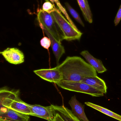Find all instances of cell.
Instances as JSON below:
<instances>
[{
	"instance_id": "cell-1",
	"label": "cell",
	"mask_w": 121,
	"mask_h": 121,
	"mask_svg": "<svg viewBox=\"0 0 121 121\" xmlns=\"http://www.w3.org/2000/svg\"><path fill=\"white\" fill-rule=\"evenodd\" d=\"M57 67L62 73V81L79 82L85 78L97 76L96 70L80 57H67Z\"/></svg>"
},
{
	"instance_id": "cell-2",
	"label": "cell",
	"mask_w": 121,
	"mask_h": 121,
	"mask_svg": "<svg viewBox=\"0 0 121 121\" xmlns=\"http://www.w3.org/2000/svg\"><path fill=\"white\" fill-rule=\"evenodd\" d=\"M37 20L41 28L48 31L58 42H61L65 39L64 34L52 13L40 9L38 13Z\"/></svg>"
},
{
	"instance_id": "cell-3",
	"label": "cell",
	"mask_w": 121,
	"mask_h": 121,
	"mask_svg": "<svg viewBox=\"0 0 121 121\" xmlns=\"http://www.w3.org/2000/svg\"><path fill=\"white\" fill-rule=\"evenodd\" d=\"M52 13L64 34L65 39L70 41L80 39L82 33L78 30L77 28L73 26L63 17L59 9L55 8Z\"/></svg>"
},
{
	"instance_id": "cell-4",
	"label": "cell",
	"mask_w": 121,
	"mask_h": 121,
	"mask_svg": "<svg viewBox=\"0 0 121 121\" xmlns=\"http://www.w3.org/2000/svg\"><path fill=\"white\" fill-rule=\"evenodd\" d=\"M56 84L64 89L87 94L92 96H102L104 95L102 92L82 82L61 81Z\"/></svg>"
},
{
	"instance_id": "cell-5",
	"label": "cell",
	"mask_w": 121,
	"mask_h": 121,
	"mask_svg": "<svg viewBox=\"0 0 121 121\" xmlns=\"http://www.w3.org/2000/svg\"><path fill=\"white\" fill-rule=\"evenodd\" d=\"M31 113L30 116H33L45 119L48 121H54L56 112L53 105L47 107L37 104H28Z\"/></svg>"
},
{
	"instance_id": "cell-6",
	"label": "cell",
	"mask_w": 121,
	"mask_h": 121,
	"mask_svg": "<svg viewBox=\"0 0 121 121\" xmlns=\"http://www.w3.org/2000/svg\"><path fill=\"white\" fill-rule=\"evenodd\" d=\"M40 77L50 82L57 84L62 80L61 72L57 67L51 69H40L34 71Z\"/></svg>"
},
{
	"instance_id": "cell-7",
	"label": "cell",
	"mask_w": 121,
	"mask_h": 121,
	"mask_svg": "<svg viewBox=\"0 0 121 121\" xmlns=\"http://www.w3.org/2000/svg\"><path fill=\"white\" fill-rule=\"evenodd\" d=\"M29 116L21 113L8 107L0 110V120L2 121H30Z\"/></svg>"
},
{
	"instance_id": "cell-8",
	"label": "cell",
	"mask_w": 121,
	"mask_h": 121,
	"mask_svg": "<svg viewBox=\"0 0 121 121\" xmlns=\"http://www.w3.org/2000/svg\"><path fill=\"white\" fill-rule=\"evenodd\" d=\"M1 54L6 61L11 64L18 65L24 62L25 56L22 52L16 48H8Z\"/></svg>"
},
{
	"instance_id": "cell-9",
	"label": "cell",
	"mask_w": 121,
	"mask_h": 121,
	"mask_svg": "<svg viewBox=\"0 0 121 121\" xmlns=\"http://www.w3.org/2000/svg\"><path fill=\"white\" fill-rule=\"evenodd\" d=\"M19 90H9L6 87L0 89V110L8 107L11 102L19 95Z\"/></svg>"
},
{
	"instance_id": "cell-10",
	"label": "cell",
	"mask_w": 121,
	"mask_h": 121,
	"mask_svg": "<svg viewBox=\"0 0 121 121\" xmlns=\"http://www.w3.org/2000/svg\"><path fill=\"white\" fill-rule=\"evenodd\" d=\"M69 104L72 109V113L80 121H89L84 112V106L76 99L75 96L71 97Z\"/></svg>"
},
{
	"instance_id": "cell-11",
	"label": "cell",
	"mask_w": 121,
	"mask_h": 121,
	"mask_svg": "<svg viewBox=\"0 0 121 121\" xmlns=\"http://www.w3.org/2000/svg\"><path fill=\"white\" fill-rule=\"evenodd\" d=\"M43 30L51 40V45L52 51L56 58L57 63L58 64L60 58L65 53L64 47L61 44V42L56 40L48 31L45 29H43Z\"/></svg>"
},
{
	"instance_id": "cell-12",
	"label": "cell",
	"mask_w": 121,
	"mask_h": 121,
	"mask_svg": "<svg viewBox=\"0 0 121 121\" xmlns=\"http://www.w3.org/2000/svg\"><path fill=\"white\" fill-rule=\"evenodd\" d=\"M89 64L91 65L98 73H102L106 72L107 69L104 66L102 62L93 57L88 51L84 50L80 53Z\"/></svg>"
},
{
	"instance_id": "cell-13",
	"label": "cell",
	"mask_w": 121,
	"mask_h": 121,
	"mask_svg": "<svg viewBox=\"0 0 121 121\" xmlns=\"http://www.w3.org/2000/svg\"><path fill=\"white\" fill-rule=\"evenodd\" d=\"M81 82L101 91L104 94L107 93V87L105 82L97 76L85 78Z\"/></svg>"
},
{
	"instance_id": "cell-14",
	"label": "cell",
	"mask_w": 121,
	"mask_h": 121,
	"mask_svg": "<svg viewBox=\"0 0 121 121\" xmlns=\"http://www.w3.org/2000/svg\"><path fill=\"white\" fill-rule=\"evenodd\" d=\"M8 107L23 114L30 116L31 113L28 104L22 101L19 95L16 97Z\"/></svg>"
},
{
	"instance_id": "cell-15",
	"label": "cell",
	"mask_w": 121,
	"mask_h": 121,
	"mask_svg": "<svg viewBox=\"0 0 121 121\" xmlns=\"http://www.w3.org/2000/svg\"><path fill=\"white\" fill-rule=\"evenodd\" d=\"M56 112L64 121H80L75 116L72 111L64 106L53 105Z\"/></svg>"
},
{
	"instance_id": "cell-16",
	"label": "cell",
	"mask_w": 121,
	"mask_h": 121,
	"mask_svg": "<svg viewBox=\"0 0 121 121\" xmlns=\"http://www.w3.org/2000/svg\"><path fill=\"white\" fill-rule=\"evenodd\" d=\"M85 20L90 23L93 21L92 15L87 0H77Z\"/></svg>"
},
{
	"instance_id": "cell-17",
	"label": "cell",
	"mask_w": 121,
	"mask_h": 121,
	"mask_svg": "<svg viewBox=\"0 0 121 121\" xmlns=\"http://www.w3.org/2000/svg\"><path fill=\"white\" fill-rule=\"evenodd\" d=\"M85 104L100 112L103 113L104 114L110 117H112L115 119H117L118 121H121V116L118 115L114 112L111 111L108 109L102 107L98 106L96 104H94L90 102H86L85 103Z\"/></svg>"
},
{
	"instance_id": "cell-18",
	"label": "cell",
	"mask_w": 121,
	"mask_h": 121,
	"mask_svg": "<svg viewBox=\"0 0 121 121\" xmlns=\"http://www.w3.org/2000/svg\"><path fill=\"white\" fill-rule=\"evenodd\" d=\"M66 8L67 10L69 11L70 13L72 16L75 19V20L79 23L83 27H84V23L82 22V19L80 17L79 15L78 14V13L72 8L70 6V5L68 3H65Z\"/></svg>"
},
{
	"instance_id": "cell-19",
	"label": "cell",
	"mask_w": 121,
	"mask_h": 121,
	"mask_svg": "<svg viewBox=\"0 0 121 121\" xmlns=\"http://www.w3.org/2000/svg\"><path fill=\"white\" fill-rule=\"evenodd\" d=\"M50 0L52 3H53V4H54V3H55L57 5V6H58V8H59V10L64 14V15H65V17H66V18H67V20L71 23V25H74V23L70 19L68 14L67 11L65 10V8L61 5L59 1L58 0Z\"/></svg>"
},
{
	"instance_id": "cell-20",
	"label": "cell",
	"mask_w": 121,
	"mask_h": 121,
	"mask_svg": "<svg viewBox=\"0 0 121 121\" xmlns=\"http://www.w3.org/2000/svg\"><path fill=\"white\" fill-rule=\"evenodd\" d=\"M55 8L54 4H52L49 0H45V2L43 5L42 10L47 13H51L55 10Z\"/></svg>"
},
{
	"instance_id": "cell-21",
	"label": "cell",
	"mask_w": 121,
	"mask_h": 121,
	"mask_svg": "<svg viewBox=\"0 0 121 121\" xmlns=\"http://www.w3.org/2000/svg\"><path fill=\"white\" fill-rule=\"evenodd\" d=\"M40 44L43 47L46 49L48 50L51 46V40L49 38L44 37L40 40Z\"/></svg>"
},
{
	"instance_id": "cell-22",
	"label": "cell",
	"mask_w": 121,
	"mask_h": 121,
	"mask_svg": "<svg viewBox=\"0 0 121 121\" xmlns=\"http://www.w3.org/2000/svg\"><path fill=\"white\" fill-rule=\"evenodd\" d=\"M121 20V4L119 7V9L118 11L117 14L116 16L115 20L114 21V24L115 26H117L120 22Z\"/></svg>"
},
{
	"instance_id": "cell-23",
	"label": "cell",
	"mask_w": 121,
	"mask_h": 121,
	"mask_svg": "<svg viewBox=\"0 0 121 121\" xmlns=\"http://www.w3.org/2000/svg\"><path fill=\"white\" fill-rule=\"evenodd\" d=\"M54 121H63L62 118L60 117V115L58 114L57 113H56V116H55V118L54 120Z\"/></svg>"
},
{
	"instance_id": "cell-24",
	"label": "cell",
	"mask_w": 121,
	"mask_h": 121,
	"mask_svg": "<svg viewBox=\"0 0 121 121\" xmlns=\"http://www.w3.org/2000/svg\"><path fill=\"white\" fill-rule=\"evenodd\" d=\"M1 52L0 51V54H1Z\"/></svg>"
},
{
	"instance_id": "cell-25",
	"label": "cell",
	"mask_w": 121,
	"mask_h": 121,
	"mask_svg": "<svg viewBox=\"0 0 121 121\" xmlns=\"http://www.w3.org/2000/svg\"><path fill=\"white\" fill-rule=\"evenodd\" d=\"M0 121H1V120H0Z\"/></svg>"
}]
</instances>
